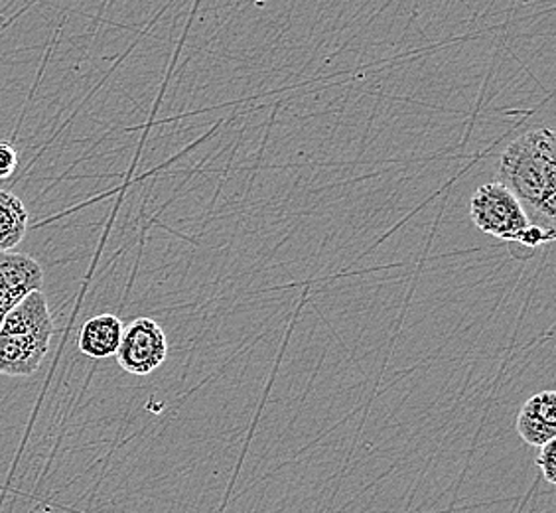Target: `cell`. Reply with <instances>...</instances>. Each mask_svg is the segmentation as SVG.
<instances>
[{"label":"cell","mask_w":556,"mask_h":513,"mask_svg":"<svg viewBox=\"0 0 556 513\" xmlns=\"http://www.w3.org/2000/svg\"><path fill=\"white\" fill-rule=\"evenodd\" d=\"M497 183L521 202L529 220L555 229L556 135L553 128L525 130L503 150Z\"/></svg>","instance_id":"1"},{"label":"cell","mask_w":556,"mask_h":513,"mask_svg":"<svg viewBox=\"0 0 556 513\" xmlns=\"http://www.w3.org/2000/svg\"><path fill=\"white\" fill-rule=\"evenodd\" d=\"M54 318L43 290H36L12 309L0 324V375H34L50 352Z\"/></svg>","instance_id":"2"},{"label":"cell","mask_w":556,"mask_h":513,"mask_svg":"<svg viewBox=\"0 0 556 513\" xmlns=\"http://www.w3.org/2000/svg\"><path fill=\"white\" fill-rule=\"evenodd\" d=\"M470 217L478 232L507 243L515 259H527L523 237L533 222L521 202L503 184H483L471 193Z\"/></svg>","instance_id":"3"},{"label":"cell","mask_w":556,"mask_h":513,"mask_svg":"<svg viewBox=\"0 0 556 513\" xmlns=\"http://www.w3.org/2000/svg\"><path fill=\"white\" fill-rule=\"evenodd\" d=\"M118 365L130 375L154 374L168 358V340L161 324L152 318H137L123 330L118 343Z\"/></svg>","instance_id":"4"},{"label":"cell","mask_w":556,"mask_h":513,"mask_svg":"<svg viewBox=\"0 0 556 513\" xmlns=\"http://www.w3.org/2000/svg\"><path fill=\"white\" fill-rule=\"evenodd\" d=\"M43 289V268L34 256L7 251L0 253V324L22 300Z\"/></svg>","instance_id":"5"},{"label":"cell","mask_w":556,"mask_h":513,"mask_svg":"<svg viewBox=\"0 0 556 513\" xmlns=\"http://www.w3.org/2000/svg\"><path fill=\"white\" fill-rule=\"evenodd\" d=\"M517 433L531 447H545L556 439V393L541 391L525 401L517 415Z\"/></svg>","instance_id":"6"},{"label":"cell","mask_w":556,"mask_h":513,"mask_svg":"<svg viewBox=\"0 0 556 513\" xmlns=\"http://www.w3.org/2000/svg\"><path fill=\"white\" fill-rule=\"evenodd\" d=\"M125 324L115 314H99L93 316L81 326L77 348L79 352L93 358V360H105L113 358L118 350V343L123 338Z\"/></svg>","instance_id":"7"},{"label":"cell","mask_w":556,"mask_h":513,"mask_svg":"<svg viewBox=\"0 0 556 513\" xmlns=\"http://www.w3.org/2000/svg\"><path fill=\"white\" fill-rule=\"evenodd\" d=\"M28 232V210L18 196L0 190V253L21 246Z\"/></svg>","instance_id":"8"},{"label":"cell","mask_w":556,"mask_h":513,"mask_svg":"<svg viewBox=\"0 0 556 513\" xmlns=\"http://www.w3.org/2000/svg\"><path fill=\"white\" fill-rule=\"evenodd\" d=\"M536 466L541 468V474L545 476V480L548 484H555L556 480V445L553 442H546L545 447L539 449L536 454Z\"/></svg>","instance_id":"9"},{"label":"cell","mask_w":556,"mask_h":513,"mask_svg":"<svg viewBox=\"0 0 556 513\" xmlns=\"http://www.w3.org/2000/svg\"><path fill=\"white\" fill-rule=\"evenodd\" d=\"M18 166V152L11 142L0 140V180L11 178Z\"/></svg>","instance_id":"10"}]
</instances>
